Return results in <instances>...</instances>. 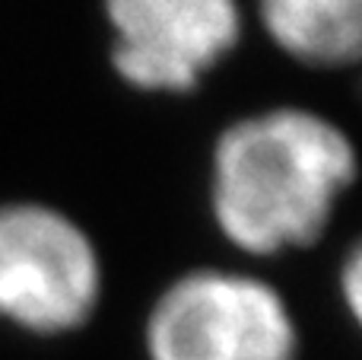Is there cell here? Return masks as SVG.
Listing matches in <instances>:
<instances>
[{
	"mask_svg": "<svg viewBox=\"0 0 362 360\" xmlns=\"http://www.w3.org/2000/svg\"><path fill=\"white\" fill-rule=\"evenodd\" d=\"M356 176V144L340 125L312 108H267L216 137L210 210L232 246L270 259L315 246Z\"/></svg>",
	"mask_w": 362,
	"mask_h": 360,
	"instance_id": "obj_1",
	"label": "cell"
},
{
	"mask_svg": "<svg viewBox=\"0 0 362 360\" xmlns=\"http://www.w3.org/2000/svg\"><path fill=\"white\" fill-rule=\"evenodd\" d=\"M146 360H299L302 335L286 297L257 274L185 271L153 300Z\"/></svg>",
	"mask_w": 362,
	"mask_h": 360,
	"instance_id": "obj_2",
	"label": "cell"
},
{
	"mask_svg": "<svg viewBox=\"0 0 362 360\" xmlns=\"http://www.w3.org/2000/svg\"><path fill=\"white\" fill-rule=\"evenodd\" d=\"M105 268L93 236L42 201L0 204V322L61 338L93 322Z\"/></svg>",
	"mask_w": 362,
	"mask_h": 360,
	"instance_id": "obj_3",
	"label": "cell"
},
{
	"mask_svg": "<svg viewBox=\"0 0 362 360\" xmlns=\"http://www.w3.org/2000/svg\"><path fill=\"white\" fill-rule=\"evenodd\" d=\"M112 67L140 93H194L242 42L238 0H102Z\"/></svg>",
	"mask_w": 362,
	"mask_h": 360,
	"instance_id": "obj_4",
	"label": "cell"
},
{
	"mask_svg": "<svg viewBox=\"0 0 362 360\" xmlns=\"http://www.w3.org/2000/svg\"><path fill=\"white\" fill-rule=\"evenodd\" d=\"M257 13L270 42L305 67L359 61L362 0H257Z\"/></svg>",
	"mask_w": 362,
	"mask_h": 360,
	"instance_id": "obj_5",
	"label": "cell"
},
{
	"mask_svg": "<svg viewBox=\"0 0 362 360\" xmlns=\"http://www.w3.org/2000/svg\"><path fill=\"white\" fill-rule=\"evenodd\" d=\"M340 297H344L346 310L353 319L362 316V259H359V246H353L344 259L340 268Z\"/></svg>",
	"mask_w": 362,
	"mask_h": 360,
	"instance_id": "obj_6",
	"label": "cell"
}]
</instances>
